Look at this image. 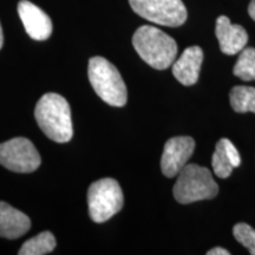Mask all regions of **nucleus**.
<instances>
[{
  "label": "nucleus",
  "mask_w": 255,
  "mask_h": 255,
  "mask_svg": "<svg viewBox=\"0 0 255 255\" xmlns=\"http://www.w3.org/2000/svg\"><path fill=\"white\" fill-rule=\"evenodd\" d=\"M34 117L41 131L52 141L66 143L72 138L71 109L63 96L52 92L44 95L36 105Z\"/></svg>",
  "instance_id": "1"
},
{
  "label": "nucleus",
  "mask_w": 255,
  "mask_h": 255,
  "mask_svg": "<svg viewBox=\"0 0 255 255\" xmlns=\"http://www.w3.org/2000/svg\"><path fill=\"white\" fill-rule=\"evenodd\" d=\"M132 45L138 56L156 70L168 69L177 56L176 41L150 25L137 28L132 37Z\"/></svg>",
  "instance_id": "2"
},
{
  "label": "nucleus",
  "mask_w": 255,
  "mask_h": 255,
  "mask_svg": "<svg viewBox=\"0 0 255 255\" xmlns=\"http://www.w3.org/2000/svg\"><path fill=\"white\" fill-rule=\"evenodd\" d=\"M89 79L96 94L111 107H124L128 101L126 83L119 70L103 57H94L89 62Z\"/></svg>",
  "instance_id": "3"
},
{
  "label": "nucleus",
  "mask_w": 255,
  "mask_h": 255,
  "mask_svg": "<svg viewBox=\"0 0 255 255\" xmlns=\"http://www.w3.org/2000/svg\"><path fill=\"white\" fill-rule=\"evenodd\" d=\"M174 186V197L178 203L188 205L202 200H212L218 195L219 187L209 169L197 164H187Z\"/></svg>",
  "instance_id": "4"
},
{
  "label": "nucleus",
  "mask_w": 255,
  "mask_h": 255,
  "mask_svg": "<svg viewBox=\"0 0 255 255\" xmlns=\"http://www.w3.org/2000/svg\"><path fill=\"white\" fill-rule=\"evenodd\" d=\"M124 197L120 183L114 178H102L89 187V215L96 223L108 221L123 208Z\"/></svg>",
  "instance_id": "5"
},
{
  "label": "nucleus",
  "mask_w": 255,
  "mask_h": 255,
  "mask_svg": "<svg viewBox=\"0 0 255 255\" xmlns=\"http://www.w3.org/2000/svg\"><path fill=\"white\" fill-rule=\"evenodd\" d=\"M133 12L151 23L177 27L187 20L182 0H129Z\"/></svg>",
  "instance_id": "6"
},
{
  "label": "nucleus",
  "mask_w": 255,
  "mask_h": 255,
  "mask_svg": "<svg viewBox=\"0 0 255 255\" xmlns=\"http://www.w3.org/2000/svg\"><path fill=\"white\" fill-rule=\"evenodd\" d=\"M40 155L30 139L15 137L0 144V164L14 173L27 174L40 165Z\"/></svg>",
  "instance_id": "7"
},
{
  "label": "nucleus",
  "mask_w": 255,
  "mask_h": 255,
  "mask_svg": "<svg viewBox=\"0 0 255 255\" xmlns=\"http://www.w3.org/2000/svg\"><path fill=\"white\" fill-rule=\"evenodd\" d=\"M195 150V141L189 136H177L168 139L161 158L162 173L167 177H175L186 167Z\"/></svg>",
  "instance_id": "8"
},
{
  "label": "nucleus",
  "mask_w": 255,
  "mask_h": 255,
  "mask_svg": "<svg viewBox=\"0 0 255 255\" xmlns=\"http://www.w3.org/2000/svg\"><path fill=\"white\" fill-rule=\"evenodd\" d=\"M18 14L20 17L27 34L34 40H46L52 33V21L43 9L27 0L18 4Z\"/></svg>",
  "instance_id": "9"
},
{
  "label": "nucleus",
  "mask_w": 255,
  "mask_h": 255,
  "mask_svg": "<svg viewBox=\"0 0 255 255\" xmlns=\"http://www.w3.org/2000/svg\"><path fill=\"white\" fill-rule=\"evenodd\" d=\"M215 34L220 49L225 55H237L246 47L248 34L246 30L238 24H232L228 17L220 15L216 19Z\"/></svg>",
  "instance_id": "10"
},
{
  "label": "nucleus",
  "mask_w": 255,
  "mask_h": 255,
  "mask_svg": "<svg viewBox=\"0 0 255 255\" xmlns=\"http://www.w3.org/2000/svg\"><path fill=\"white\" fill-rule=\"evenodd\" d=\"M203 62V51L200 46H190L183 51L180 58L173 64V75L181 84L190 87L199 79Z\"/></svg>",
  "instance_id": "11"
},
{
  "label": "nucleus",
  "mask_w": 255,
  "mask_h": 255,
  "mask_svg": "<svg viewBox=\"0 0 255 255\" xmlns=\"http://www.w3.org/2000/svg\"><path fill=\"white\" fill-rule=\"evenodd\" d=\"M31 220L20 210L0 201V238L13 240L26 234Z\"/></svg>",
  "instance_id": "12"
},
{
  "label": "nucleus",
  "mask_w": 255,
  "mask_h": 255,
  "mask_svg": "<svg viewBox=\"0 0 255 255\" xmlns=\"http://www.w3.org/2000/svg\"><path fill=\"white\" fill-rule=\"evenodd\" d=\"M241 164V157L235 145L227 138H221L216 143L213 154L212 165L214 173L220 178L231 176L233 169Z\"/></svg>",
  "instance_id": "13"
},
{
  "label": "nucleus",
  "mask_w": 255,
  "mask_h": 255,
  "mask_svg": "<svg viewBox=\"0 0 255 255\" xmlns=\"http://www.w3.org/2000/svg\"><path fill=\"white\" fill-rule=\"evenodd\" d=\"M56 248V239L50 232H43L21 246L19 255H45Z\"/></svg>",
  "instance_id": "14"
},
{
  "label": "nucleus",
  "mask_w": 255,
  "mask_h": 255,
  "mask_svg": "<svg viewBox=\"0 0 255 255\" xmlns=\"http://www.w3.org/2000/svg\"><path fill=\"white\" fill-rule=\"evenodd\" d=\"M231 104L237 113L255 114V88L234 87L231 91Z\"/></svg>",
  "instance_id": "15"
},
{
  "label": "nucleus",
  "mask_w": 255,
  "mask_h": 255,
  "mask_svg": "<svg viewBox=\"0 0 255 255\" xmlns=\"http://www.w3.org/2000/svg\"><path fill=\"white\" fill-rule=\"evenodd\" d=\"M233 73L242 81H255V49L245 47L239 56Z\"/></svg>",
  "instance_id": "16"
},
{
  "label": "nucleus",
  "mask_w": 255,
  "mask_h": 255,
  "mask_svg": "<svg viewBox=\"0 0 255 255\" xmlns=\"http://www.w3.org/2000/svg\"><path fill=\"white\" fill-rule=\"evenodd\" d=\"M233 235L239 244L246 247L252 255H255V229L247 223H238L233 228Z\"/></svg>",
  "instance_id": "17"
},
{
  "label": "nucleus",
  "mask_w": 255,
  "mask_h": 255,
  "mask_svg": "<svg viewBox=\"0 0 255 255\" xmlns=\"http://www.w3.org/2000/svg\"><path fill=\"white\" fill-rule=\"evenodd\" d=\"M207 254L208 255H229L231 253H229L227 250H225V248L215 247V248H213V250L207 252Z\"/></svg>",
  "instance_id": "18"
},
{
  "label": "nucleus",
  "mask_w": 255,
  "mask_h": 255,
  "mask_svg": "<svg viewBox=\"0 0 255 255\" xmlns=\"http://www.w3.org/2000/svg\"><path fill=\"white\" fill-rule=\"evenodd\" d=\"M248 13H250L251 18L255 21V0H252L250 6H248Z\"/></svg>",
  "instance_id": "19"
},
{
  "label": "nucleus",
  "mask_w": 255,
  "mask_h": 255,
  "mask_svg": "<svg viewBox=\"0 0 255 255\" xmlns=\"http://www.w3.org/2000/svg\"><path fill=\"white\" fill-rule=\"evenodd\" d=\"M2 44H4V36H2L1 25H0V49H1V47H2Z\"/></svg>",
  "instance_id": "20"
}]
</instances>
